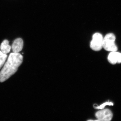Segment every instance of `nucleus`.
<instances>
[{
    "instance_id": "f257e3e1",
    "label": "nucleus",
    "mask_w": 121,
    "mask_h": 121,
    "mask_svg": "<svg viewBox=\"0 0 121 121\" xmlns=\"http://www.w3.org/2000/svg\"><path fill=\"white\" fill-rule=\"evenodd\" d=\"M23 61V57L21 54L19 53H11L0 72V82H4L14 74Z\"/></svg>"
},
{
    "instance_id": "f03ea898",
    "label": "nucleus",
    "mask_w": 121,
    "mask_h": 121,
    "mask_svg": "<svg viewBox=\"0 0 121 121\" xmlns=\"http://www.w3.org/2000/svg\"><path fill=\"white\" fill-rule=\"evenodd\" d=\"M116 37L113 33H109L103 38V48L106 51L112 52L117 51V47L115 43Z\"/></svg>"
},
{
    "instance_id": "7ed1b4c3",
    "label": "nucleus",
    "mask_w": 121,
    "mask_h": 121,
    "mask_svg": "<svg viewBox=\"0 0 121 121\" xmlns=\"http://www.w3.org/2000/svg\"><path fill=\"white\" fill-rule=\"evenodd\" d=\"M103 38L102 35L99 33H96L93 35L90 43L91 48L93 51H99L103 48Z\"/></svg>"
},
{
    "instance_id": "20e7f679",
    "label": "nucleus",
    "mask_w": 121,
    "mask_h": 121,
    "mask_svg": "<svg viewBox=\"0 0 121 121\" xmlns=\"http://www.w3.org/2000/svg\"><path fill=\"white\" fill-rule=\"evenodd\" d=\"M95 116L98 121H110L112 119L113 114L110 110L104 108L95 113Z\"/></svg>"
},
{
    "instance_id": "39448f33",
    "label": "nucleus",
    "mask_w": 121,
    "mask_h": 121,
    "mask_svg": "<svg viewBox=\"0 0 121 121\" xmlns=\"http://www.w3.org/2000/svg\"><path fill=\"white\" fill-rule=\"evenodd\" d=\"M108 60L112 65L121 63V53L117 51L110 52L108 56Z\"/></svg>"
},
{
    "instance_id": "423d86ee",
    "label": "nucleus",
    "mask_w": 121,
    "mask_h": 121,
    "mask_svg": "<svg viewBox=\"0 0 121 121\" xmlns=\"http://www.w3.org/2000/svg\"><path fill=\"white\" fill-rule=\"evenodd\" d=\"M23 41L22 39L18 38L13 41L12 48L13 53H18L22 51L23 47Z\"/></svg>"
},
{
    "instance_id": "0eeeda50",
    "label": "nucleus",
    "mask_w": 121,
    "mask_h": 121,
    "mask_svg": "<svg viewBox=\"0 0 121 121\" xmlns=\"http://www.w3.org/2000/svg\"><path fill=\"white\" fill-rule=\"evenodd\" d=\"M9 41L7 40H4L1 43L0 47L1 51L4 54H7L10 52L11 47L9 44Z\"/></svg>"
},
{
    "instance_id": "6e6552de",
    "label": "nucleus",
    "mask_w": 121,
    "mask_h": 121,
    "mask_svg": "<svg viewBox=\"0 0 121 121\" xmlns=\"http://www.w3.org/2000/svg\"><path fill=\"white\" fill-rule=\"evenodd\" d=\"M7 56V55L4 54L1 51H0V69L4 64Z\"/></svg>"
},
{
    "instance_id": "1a4fd4ad",
    "label": "nucleus",
    "mask_w": 121,
    "mask_h": 121,
    "mask_svg": "<svg viewBox=\"0 0 121 121\" xmlns=\"http://www.w3.org/2000/svg\"><path fill=\"white\" fill-rule=\"evenodd\" d=\"M114 104L112 102H107L104 103L103 104H102L100 106L95 107V109H104V108L107 106H112Z\"/></svg>"
}]
</instances>
